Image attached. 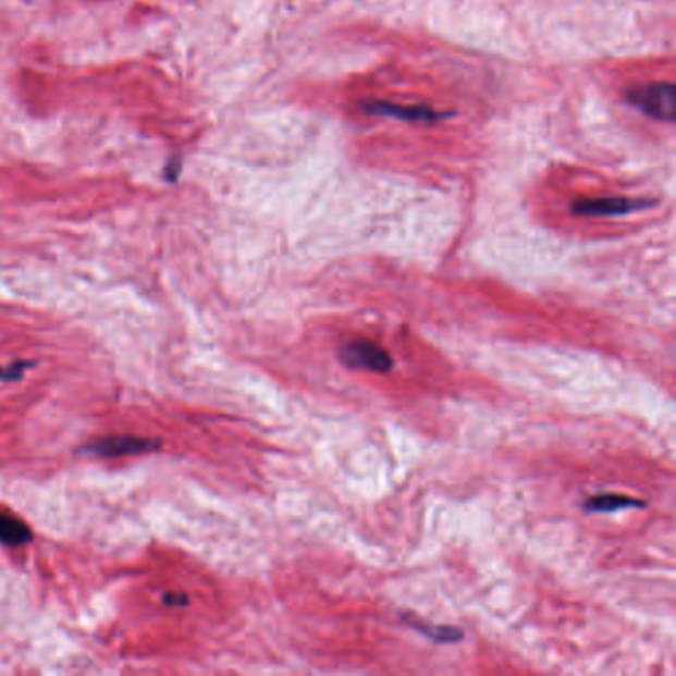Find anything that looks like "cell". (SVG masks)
Segmentation results:
<instances>
[{"label":"cell","instance_id":"cell-7","mask_svg":"<svg viewBox=\"0 0 676 676\" xmlns=\"http://www.w3.org/2000/svg\"><path fill=\"white\" fill-rule=\"evenodd\" d=\"M643 506L644 502L641 500L627 499L619 494H601L586 502V511L589 512H615L622 508H643Z\"/></svg>","mask_w":676,"mask_h":676},{"label":"cell","instance_id":"cell-11","mask_svg":"<svg viewBox=\"0 0 676 676\" xmlns=\"http://www.w3.org/2000/svg\"><path fill=\"white\" fill-rule=\"evenodd\" d=\"M163 601H165V605H187L189 603V599L187 595H177V593H165L163 595Z\"/></svg>","mask_w":676,"mask_h":676},{"label":"cell","instance_id":"cell-4","mask_svg":"<svg viewBox=\"0 0 676 676\" xmlns=\"http://www.w3.org/2000/svg\"><path fill=\"white\" fill-rule=\"evenodd\" d=\"M644 207H647L644 200L615 197V199L579 200L574 205V212L579 217H619L627 212L641 211Z\"/></svg>","mask_w":676,"mask_h":676},{"label":"cell","instance_id":"cell-5","mask_svg":"<svg viewBox=\"0 0 676 676\" xmlns=\"http://www.w3.org/2000/svg\"><path fill=\"white\" fill-rule=\"evenodd\" d=\"M33 530L21 518L0 512V543L9 548H23L33 542Z\"/></svg>","mask_w":676,"mask_h":676},{"label":"cell","instance_id":"cell-3","mask_svg":"<svg viewBox=\"0 0 676 676\" xmlns=\"http://www.w3.org/2000/svg\"><path fill=\"white\" fill-rule=\"evenodd\" d=\"M342 364L352 369H367V371H378L388 373L393 369L391 355L381 345L367 342V340H354L342 347L340 352Z\"/></svg>","mask_w":676,"mask_h":676},{"label":"cell","instance_id":"cell-9","mask_svg":"<svg viewBox=\"0 0 676 676\" xmlns=\"http://www.w3.org/2000/svg\"><path fill=\"white\" fill-rule=\"evenodd\" d=\"M34 367L33 361H14L11 366H0V381H19L23 379L24 371Z\"/></svg>","mask_w":676,"mask_h":676},{"label":"cell","instance_id":"cell-2","mask_svg":"<svg viewBox=\"0 0 676 676\" xmlns=\"http://www.w3.org/2000/svg\"><path fill=\"white\" fill-rule=\"evenodd\" d=\"M161 446L163 444L156 439L108 437V439L82 446L79 455L91 456V458H122V456L151 455V453H157Z\"/></svg>","mask_w":676,"mask_h":676},{"label":"cell","instance_id":"cell-8","mask_svg":"<svg viewBox=\"0 0 676 676\" xmlns=\"http://www.w3.org/2000/svg\"><path fill=\"white\" fill-rule=\"evenodd\" d=\"M409 625L413 629L431 637L437 643H455V641L463 639V632L458 631L456 627H429V625L413 622H409Z\"/></svg>","mask_w":676,"mask_h":676},{"label":"cell","instance_id":"cell-6","mask_svg":"<svg viewBox=\"0 0 676 676\" xmlns=\"http://www.w3.org/2000/svg\"><path fill=\"white\" fill-rule=\"evenodd\" d=\"M378 115H391V118H400V120H407V122H431L437 120V113L427 108H400V106H393V103H383L378 101L373 106L367 108Z\"/></svg>","mask_w":676,"mask_h":676},{"label":"cell","instance_id":"cell-1","mask_svg":"<svg viewBox=\"0 0 676 676\" xmlns=\"http://www.w3.org/2000/svg\"><path fill=\"white\" fill-rule=\"evenodd\" d=\"M627 100L631 101L637 110L643 111L651 118L663 120V122L675 120V88H673V84L654 82V84H647V86H637L631 91H627Z\"/></svg>","mask_w":676,"mask_h":676},{"label":"cell","instance_id":"cell-10","mask_svg":"<svg viewBox=\"0 0 676 676\" xmlns=\"http://www.w3.org/2000/svg\"><path fill=\"white\" fill-rule=\"evenodd\" d=\"M179 175H181V159H179V157H173L165 167L167 181L175 183V181H179Z\"/></svg>","mask_w":676,"mask_h":676}]
</instances>
